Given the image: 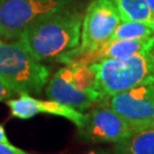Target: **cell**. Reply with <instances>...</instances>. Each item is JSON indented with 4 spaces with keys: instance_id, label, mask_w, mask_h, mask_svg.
I'll use <instances>...</instances> for the list:
<instances>
[{
    "instance_id": "obj_15",
    "label": "cell",
    "mask_w": 154,
    "mask_h": 154,
    "mask_svg": "<svg viewBox=\"0 0 154 154\" xmlns=\"http://www.w3.org/2000/svg\"><path fill=\"white\" fill-rule=\"evenodd\" d=\"M0 154H29L21 149H17L11 144H6L0 142Z\"/></svg>"
},
{
    "instance_id": "obj_8",
    "label": "cell",
    "mask_w": 154,
    "mask_h": 154,
    "mask_svg": "<svg viewBox=\"0 0 154 154\" xmlns=\"http://www.w3.org/2000/svg\"><path fill=\"white\" fill-rule=\"evenodd\" d=\"M7 105L11 116L20 120H29L39 113H47L65 118L81 129L86 121V113L72 109L56 100H40L31 95H21L16 99H8Z\"/></svg>"
},
{
    "instance_id": "obj_12",
    "label": "cell",
    "mask_w": 154,
    "mask_h": 154,
    "mask_svg": "<svg viewBox=\"0 0 154 154\" xmlns=\"http://www.w3.org/2000/svg\"><path fill=\"white\" fill-rule=\"evenodd\" d=\"M121 15L122 21L147 23L154 29V14L146 0H112Z\"/></svg>"
},
{
    "instance_id": "obj_19",
    "label": "cell",
    "mask_w": 154,
    "mask_h": 154,
    "mask_svg": "<svg viewBox=\"0 0 154 154\" xmlns=\"http://www.w3.org/2000/svg\"><path fill=\"white\" fill-rule=\"evenodd\" d=\"M6 1H7V0H0V7H1V6L4 5V4H5Z\"/></svg>"
},
{
    "instance_id": "obj_7",
    "label": "cell",
    "mask_w": 154,
    "mask_h": 154,
    "mask_svg": "<svg viewBox=\"0 0 154 154\" xmlns=\"http://www.w3.org/2000/svg\"><path fill=\"white\" fill-rule=\"evenodd\" d=\"M103 102L135 125L143 128L154 126V83L105 97Z\"/></svg>"
},
{
    "instance_id": "obj_5",
    "label": "cell",
    "mask_w": 154,
    "mask_h": 154,
    "mask_svg": "<svg viewBox=\"0 0 154 154\" xmlns=\"http://www.w3.org/2000/svg\"><path fill=\"white\" fill-rule=\"evenodd\" d=\"M144 129L119 116L102 100L98 105L86 113V121L79 130V136L86 142L118 143L125 138Z\"/></svg>"
},
{
    "instance_id": "obj_14",
    "label": "cell",
    "mask_w": 154,
    "mask_h": 154,
    "mask_svg": "<svg viewBox=\"0 0 154 154\" xmlns=\"http://www.w3.org/2000/svg\"><path fill=\"white\" fill-rule=\"evenodd\" d=\"M15 95H17L15 90H13L11 87H8L6 83H4L0 80V102L8 100L13 98Z\"/></svg>"
},
{
    "instance_id": "obj_4",
    "label": "cell",
    "mask_w": 154,
    "mask_h": 154,
    "mask_svg": "<svg viewBox=\"0 0 154 154\" xmlns=\"http://www.w3.org/2000/svg\"><path fill=\"white\" fill-rule=\"evenodd\" d=\"M77 0H7L0 7V34L18 39L29 24L56 11L74 6Z\"/></svg>"
},
{
    "instance_id": "obj_11",
    "label": "cell",
    "mask_w": 154,
    "mask_h": 154,
    "mask_svg": "<svg viewBox=\"0 0 154 154\" xmlns=\"http://www.w3.org/2000/svg\"><path fill=\"white\" fill-rule=\"evenodd\" d=\"M113 154H154V126L116 143Z\"/></svg>"
},
{
    "instance_id": "obj_20",
    "label": "cell",
    "mask_w": 154,
    "mask_h": 154,
    "mask_svg": "<svg viewBox=\"0 0 154 154\" xmlns=\"http://www.w3.org/2000/svg\"><path fill=\"white\" fill-rule=\"evenodd\" d=\"M0 35H1V34H0Z\"/></svg>"
},
{
    "instance_id": "obj_17",
    "label": "cell",
    "mask_w": 154,
    "mask_h": 154,
    "mask_svg": "<svg viewBox=\"0 0 154 154\" xmlns=\"http://www.w3.org/2000/svg\"><path fill=\"white\" fill-rule=\"evenodd\" d=\"M89 154H111L109 151H105V149H97V151H91Z\"/></svg>"
},
{
    "instance_id": "obj_16",
    "label": "cell",
    "mask_w": 154,
    "mask_h": 154,
    "mask_svg": "<svg viewBox=\"0 0 154 154\" xmlns=\"http://www.w3.org/2000/svg\"><path fill=\"white\" fill-rule=\"evenodd\" d=\"M0 142H1V143H6V144H11L9 140H8V138H7L5 128H4L2 125H0Z\"/></svg>"
},
{
    "instance_id": "obj_13",
    "label": "cell",
    "mask_w": 154,
    "mask_h": 154,
    "mask_svg": "<svg viewBox=\"0 0 154 154\" xmlns=\"http://www.w3.org/2000/svg\"><path fill=\"white\" fill-rule=\"evenodd\" d=\"M154 35V29L147 23L138 21H121L111 40L116 39H138Z\"/></svg>"
},
{
    "instance_id": "obj_10",
    "label": "cell",
    "mask_w": 154,
    "mask_h": 154,
    "mask_svg": "<svg viewBox=\"0 0 154 154\" xmlns=\"http://www.w3.org/2000/svg\"><path fill=\"white\" fill-rule=\"evenodd\" d=\"M154 47V35L138 39H116L109 40L93 51H85L87 65L105 58H127L143 53Z\"/></svg>"
},
{
    "instance_id": "obj_9",
    "label": "cell",
    "mask_w": 154,
    "mask_h": 154,
    "mask_svg": "<svg viewBox=\"0 0 154 154\" xmlns=\"http://www.w3.org/2000/svg\"><path fill=\"white\" fill-rule=\"evenodd\" d=\"M46 96L51 100L67 105L80 112L90 109L99 100L91 94L83 91L71 82L67 69L62 67L49 79L46 87Z\"/></svg>"
},
{
    "instance_id": "obj_6",
    "label": "cell",
    "mask_w": 154,
    "mask_h": 154,
    "mask_svg": "<svg viewBox=\"0 0 154 154\" xmlns=\"http://www.w3.org/2000/svg\"><path fill=\"white\" fill-rule=\"evenodd\" d=\"M121 15L112 0H93L83 15L81 41L78 48L93 51L109 41L121 22Z\"/></svg>"
},
{
    "instance_id": "obj_3",
    "label": "cell",
    "mask_w": 154,
    "mask_h": 154,
    "mask_svg": "<svg viewBox=\"0 0 154 154\" xmlns=\"http://www.w3.org/2000/svg\"><path fill=\"white\" fill-rule=\"evenodd\" d=\"M50 69L30 55L20 41L0 42V80L21 95H40Z\"/></svg>"
},
{
    "instance_id": "obj_1",
    "label": "cell",
    "mask_w": 154,
    "mask_h": 154,
    "mask_svg": "<svg viewBox=\"0 0 154 154\" xmlns=\"http://www.w3.org/2000/svg\"><path fill=\"white\" fill-rule=\"evenodd\" d=\"M82 20V11L72 6L29 24L18 41L38 62L58 60L80 45Z\"/></svg>"
},
{
    "instance_id": "obj_2",
    "label": "cell",
    "mask_w": 154,
    "mask_h": 154,
    "mask_svg": "<svg viewBox=\"0 0 154 154\" xmlns=\"http://www.w3.org/2000/svg\"><path fill=\"white\" fill-rule=\"evenodd\" d=\"M105 97L154 83V47L127 58H105L90 64Z\"/></svg>"
},
{
    "instance_id": "obj_18",
    "label": "cell",
    "mask_w": 154,
    "mask_h": 154,
    "mask_svg": "<svg viewBox=\"0 0 154 154\" xmlns=\"http://www.w3.org/2000/svg\"><path fill=\"white\" fill-rule=\"evenodd\" d=\"M146 2L149 4L151 11H153V14H154V0H146Z\"/></svg>"
}]
</instances>
